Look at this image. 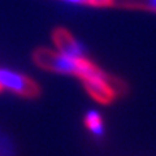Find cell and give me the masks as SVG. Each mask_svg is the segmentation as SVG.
I'll list each match as a JSON object with an SVG mask.
<instances>
[{
	"label": "cell",
	"instance_id": "6da1fadb",
	"mask_svg": "<svg viewBox=\"0 0 156 156\" xmlns=\"http://www.w3.org/2000/svg\"><path fill=\"white\" fill-rule=\"evenodd\" d=\"M34 62L42 69L50 70L58 74H72L78 77L81 81L103 74L104 70L95 62L83 57H73L60 51H52L50 48H38L33 53Z\"/></svg>",
	"mask_w": 156,
	"mask_h": 156
},
{
	"label": "cell",
	"instance_id": "7a4b0ae2",
	"mask_svg": "<svg viewBox=\"0 0 156 156\" xmlns=\"http://www.w3.org/2000/svg\"><path fill=\"white\" fill-rule=\"evenodd\" d=\"M3 90L25 98H35L41 94V87L35 81L25 74L7 69H0V91Z\"/></svg>",
	"mask_w": 156,
	"mask_h": 156
},
{
	"label": "cell",
	"instance_id": "3957f363",
	"mask_svg": "<svg viewBox=\"0 0 156 156\" xmlns=\"http://www.w3.org/2000/svg\"><path fill=\"white\" fill-rule=\"evenodd\" d=\"M52 41L57 47V50L73 57H83V48L78 43L73 34L65 27H56L52 31Z\"/></svg>",
	"mask_w": 156,
	"mask_h": 156
},
{
	"label": "cell",
	"instance_id": "277c9868",
	"mask_svg": "<svg viewBox=\"0 0 156 156\" xmlns=\"http://www.w3.org/2000/svg\"><path fill=\"white\" fill-rule=\"evenodd\" d=\"M112 8L156 13V0H113Z\"/></svg>",
	"mask_w": 156,
	"mask_h": 156
},
{
	"label": "cell",
	"instance_id": "5b68a950",
	"mask_svg": "<svg viewBox=\"0 0 156 156\" xmlns=\"http://www.w3.org/2000/svg\"><path fill=\"white\" fill-rule=\"evenodd\" d=\"M85 125L86 128H89L95 134H99L103 130V120H101L100 115L96 113V112H90L85 117Z\"/></svg>",
	"mask_w": 156,
	"mask_h": 156
},
{
	"label": "cell",
	"instance_id": "8992f818",
	"mask_svg": "<svg viewBox=\"0 0 156 156\" xmlns=\"http://www.w3.org/2000/svg\"><path fill=\"white\" fill-rule=\"evenodd\" d=\"M65 3L76 4V5H85L92 8H112L113 0H61Z\"/></svg>",
	"mask_w": 156,
	"mask_h": 156
},
{
	"label": "cell",
	"instance_id": "52a82bcc",
	"mask_svg": "<svg viewBox=\"0 0 156 156\" xmlns=\"http://www.w3.org/2000/svg\"><path fill=\"white\" fill-rule=\"evenodd\" d=\"M0 146H2V144H0ZM0 156H8V154H5V151L3 152V148L2 147H0Z\"/></svg>",
	"mask_w": 156,
	"mask_h": 156
}]
</instances>
